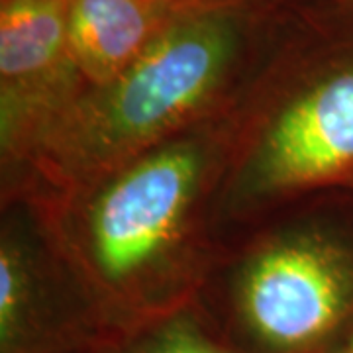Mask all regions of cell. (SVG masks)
<instances>
[{"mask_svg": "<svg viewBox=\"0 0 353 353\" xmlns=\"http://www.w3.org/2000/svg\"><path fill=\"white\" fill-rule=\"evenodd\" d=\"M353 269L345 253L308 238L279 243L250 267L243 310L257 336L275 347H303L324 338L345 314Z\"/></svg>", "mask_w": 353, "mask_h": 353, "instance_id": "obj_2", "label": "cell"}, {"mask_svg": "<svg viewBox=\"0 0 353 353\" xmlns=\"http://www.w3.org/2000/svg\"><path fill=\"white\" fill-rule=\"evenodd\" d=\"M238 46L228 8L176 12L122 75L55 124L50 150L61 171H106L185 122L220 87Z\"/></svg>", "mask_w": 353, "mask_h": 353, "instance_id": "obj_1", "label": "cell"}, {"mask_svg": "<svg viewBox=\"0 0 353 353\" xmlns=\"http://www.w3.org/2000/svg\"><path fill=\"white\" fill-rule=\"evenodd\" d=\"M171 0H67L77 69L92 87L110 85L175 16Z\"/></svg>", "mask_w": 353, "mask_h": 353, "instance_id": "obj_6", "label": "cell"}, {"mask_svg": "<svg viewBox=\"0 0 353 353\" xmlns=\"http://www.w3.org/2000/svg\"><path fill=\"white\" fill-rule=\"evenodd\" d=\"M77 69L67 24V0H2L0 90L2 139L14 145L65 104Z\"/></svg>", "mask_w": 353, "mask_h": 353, "instance_id": "obj_4", "label": "cell"}, {"mask_svg": "<svg viewBox=\"0 0 353 353\" xmlns=\"http://www.w3.org/2000/svg\"><path fill=\"white\" fill-rule=\"evenodd\" d=\"M353 171V57L330 69L279 114L259 152L267 189L312 185Z\"/></svg>", "mask_w": 353, "mask_h": 353, "instance_id": "obj_5", "label": "cell"}, {"mask_svg": "<svg viewBox=\"0 0 353 353\" xmlns=\"http://www.w3.org/2000/svg\"><path fill=\"white\" fill-rule=\"evenodd\" d=\"M150 353H222L204 341L201 336L185 328H175L167 332L161 340L153 345Z\"/></svg>", "mask_w": 353, "mask_h": 353, "instance_id": "obj_8", "label": "cell"}, {"mask_svg": "<svg viewBox=\"0 0 353 353\" xmlns=\"http://www.w3.org/2000/svg\"><path fill=\"white\" fill-rule=\"evenodd\" d=\"M28 303V273L22 255L12 243H2L0 252V340L8 350L16 340Z\"/></svg>", "mask_w": 353, "mask_h": 353, "instance_id": "obj_7", "label": "cell"}, {"mask_svg": "<svg viewBox=\"0 0 353 353\" xmlns=\"http://www.w3.org/2000/svg\"><path fill=\"white\" fill-rule=\"evenodd\" d=\"M347 353H353V340H352V345H350V350H347Z\"/></svg>", "mask_w": 353, "mask_h": 353, "instance_id": "obj_10", "label": "cell"}, {"mask_svg": "<svg viewBox=\"0 0 353 353\" xmlns=\"http://www.w3.org/2000/svg\"><path fill=\"white\" fill-rule=\"evenodd\" d=\"M343 4H345L350 10H353V0H343Z\"/></svg>", "mask_w": 353, "mask_h": 353, "instance_id": "obj_9", "label": "cell"}, {"mask_svg": "<svg viewBox=\"0 0 353 353\" xmlns=\"http://www.w3.org/2000/svg\"><path fill=\"white\" fill-rule=\"evenodd\" d=\"M199 173V153L176 145L141 159L102 192L90 218V238L106 277L136 275L173 241Z\"/></svg>", "mask_w": 353, "mask_h": 353, "instance_id": "obj_3", "label": "cell"}]
</instances>
